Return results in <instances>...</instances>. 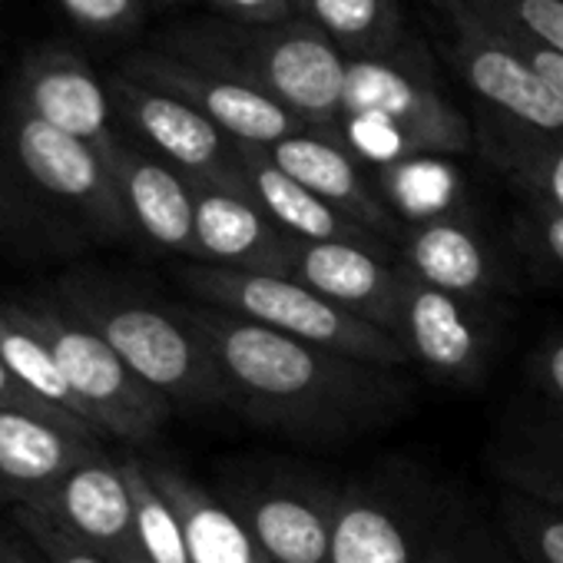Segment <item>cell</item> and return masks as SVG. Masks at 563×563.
<instances>
[{
	"label": "cell",
	"mask_w": 563,
	"mask_h": 563,
	"mask_svg": "<svg viewBox=\"0 0 563 563\" xmlns=\"http://www.w3.org/2000/svg\"><path fill=\"white\" fill-rule=\"evenodd\" d=\"M292 4H296V11H299V18L306 14V8H309V0H292Z\"/></svg>",
	"instance_id": "obj_41"
},
{
	"label": "cell",
	"mask_w": 563,
	"mask_h": 563,
	"mask_svg": "<svg viewBox=\"0 0 563 563\" xmlns=\"http://www.w3.org/2000/svg\"><path fill=\"white\" fill-rule=\"evenodd\" d=\"M107 90L120 120L189 183H209V186L249 192L242 176L239 143L225 136L199 110H192L189 103L169 93L143 87L123 74H113L107 80Z\"/></svg>",
	"instance_id": "obj_10"
},
{
	"label": "cell",
	"mask_w": 563,
	"mask_h": 563,
	"mask_svg": "<svg viewBox=\"0 0 563 563\" xmlns=\"http://www.w3.org/2000/svg\"><path fill=\"white\" fill-rule=\"evenodd\" d=\"M444 547L411 484L372 477L342 487L329 563H434Z\"/></svg>",
	"instance_id": "obj_12"
},
{
	"label": "cell",
	"mask_w": 563,
	"mask_h": 563,
	"mask_svg": "<svg viewBox=\"0 0 563 563\" xmlns=\"http://www.w3.org/2000/svg\"><path fill=\"white\" fill-rule=\"evenodd\" d=\"M11 517H14V527L27 533V540L44 553L47 563H107L97 550H90L70 530H64L57 520H51L47 514L27 504L11 507Z\"/></svg>",
	"instance_id": "obj_34"
},
{
	"label": "cell",
	"mask_w": 563,
	"mask_h": 563,
	"mask_svg": "<svg viewBox=\"0 0 563 563\" xmlns=\"http://www.w3.org/2000/svg\"><path fill=\"white\" fill-rule=\"evenodd\" d=\"M212 8L232 21V24H249V27H268V24H286L299 18L292 0H212Z\"/></svg>",
	"instance_id": "obj_37"
},
{
	"label": "cell",
	"mask_w": 563,
	"mask_h": 563,
	"mask_svg": "<svg viewBox=\"0 0 563 563\" xmlns=\"http://www.w3.org/2000/svg\"><path fill=\"white\" fill-rule=\"evenodd\" d=\"M497 517H500L507 540L527 563H563V510L560 507L504 487Z\"/></svg>",
	"instance_id": "obj_30"
},
{
	"label": "cell",
	"mask_w": 563,
	"mask_h": 563,
	"mask_svg": "<svg viewBox=\"0 0 563 563\" xmlns=\"http://www.w3.org/2000/svg\"><path fill=\"white\" fill-rule=\"evenodd\" d=\"M27 507L57 520L107 563H146L123 464L110 461L107 454L87 461Z\"/></svg>",
	"instance_id": "obj_14"
},
{
	"label": "cell",
	"mask_w": 563,
	"mask_h": 563,
	"mask_svg": "<svg viewBox=\"0 0 563 563\" xmlns=\"http://www.w3.org/2000/svg\"><path fill=\"white\" fill-rule=\"evenodd\" d=\"M60 8L90 34H126L143 21V0H60Z\"/></svg>",
	"instance_id": "obj_35"
},
{
	"label": "cell",
	"mask_w": 563,
	"mask_h": 563,
	"mask_svg": "<svg viewBox=\"0 0 563 563\" xmlns=\"http://www.w3.org/2000/svg\"><path fill=\"white\" fill-rule=\"evenodd\" d=\"M398 265L424 286L451 292L474 306H490L507 286V268L500 255L464 212H448L405 225Z\"/></svg>",
	"instance_id": "obj_16"
},
{
	"label": "cell",
	"mask_w": 563,
	"mask_h": 563,
	"mask_svg": "<svg viewBox=\"0 0 563 563\" xmlns=\"http://www.w3.org/2000/svg\"><path fill=\"white\" fill-rule=\"evenodd\" d=\"M504 37H507V44L550 84V90L560 97V103H563V54H556V51H550V47H543V44H537V41H530V37H523V34H517V31H510V27H500V24H494Z\"/></svg>",
	"instance_id": "obj_38"
},
{
	"label": "cell",
	"mask_w": 563,
	"mask_h": 563,
	"mask_svg": "<svg viewBox=\"0 0 563 563\" xmlns=\"http://www.w3.org/2000/svg\"><path fill=\"white\" fill-rule=\"evenodd\" d=\"M117 74L189 103L206 120H212L225 136H232L235 143H245V146H275L289 136L309 133V126L296 113L278 107L265 93H258L239 80H229L222 74L189 67L163 51L133 54L120 64Z\"/></svg>",
	"instance_id": "obj_13"
},
{
	"label": "cell",
	"mask_w": 563,
	"mask_h": 563,
	"mask_svg": "<svg viewBox=\"0 0 563 563\" xmlns=\"http://www.w3.org/2000/svg\"><path fill=\"white\" fill-rule=\"evenodd\" d=\"M0 563H47L24 530L0 523Z\"/></svg>",
	"instance_id": "obj_39"
},
{
	"label": "cell",
	"mask_w": 563,
	"mask_h": 563,
	"mask_svg": "<svg viewBox=\"0 0 563 563\" xmlns=\"http://www.w3.org/2000/svg\"><path fill=\"white\" fill-rule=\"evenodd\" d=\"M282 275L302 282L312 292L378 325L388 335L395 329L405 282H408L401 265L388 262L378 252L345 242H306L296 235L289 239L286 272Z\"/></svg>",
	"instance_id": "obj_15"
},
{
	"label": "cell",
	"mask_w": 563,
	"mask_h": 563,
	"mask_svg": "<svg viewBox=\"0 0 563 563\" xmlns=\"http://www.w3.org/2000/svg\"><path fill=\"white\" fill-rule=\"evenodd\" d=\"M391 339L431 378L457 388H474L484 382L494 358L490 306H474L408 275Z\"/></svg>",
	"instance_id": "obj_11"
},
{
	"label": "cell",
	"mask_w": 563,
	"mask_h": 563,
	"mask_svg": "<svg viewBox=\"0 0 563 563\" xmlns=\"http://www.w3.org/2000/svg\"><path fill=\"white\" fill-rule=\"evenodd\" d=\"M444 27V54L484 113L540 133H563V103L550 84L481 18L467 0H431Z\"/></svg>",
	"instance_id": "obj_7"
},
{
	"label": "cell",
	"mask_w": 563,
	"mask_h": 563,
	"mask_svg": "<svg viewBox=\"0 0 563 563\" xmlns=\"http://www.w3.org/2000/svg\"><path fill=\"white\" fill-rule=\"evenodd\" d=\"M117 189L123 196L133 232L153 245L199 262L196 245V199L192 183L153 153H143L123 140L103 150Z\"/></svg>",
	"instance_id": "obj_19"
},
{
	"label": "cell",
	"mask_w": 563,
	"mask_h": 563,
	"mask_svg": "<svg viewBox=\"0 0 563 563\" xmlns=\"http://www.w3.org/2000/svg\"><path fill=\"white\" fill-rule=\"evenodd\" d=\"M60 306L93 329L173 408H225L216 358L179 306H163L97 272L67 275L60 282Z\"/></svg>",
	"instance_id": "obj_4"
},
{
	"label": "cell",
	"mask_w": 563,
	"mask_h": 563,
	"mask_svg": "<svg viewBox=\"0 0 563 563\" xmlns=\"http://www.w3.org/2000/svg\"><path fill=\"white\" fill-rule=\"evenodd\" d=\"M262 150L278 169H286L296 183L312 189L332 209H339L362 229L375 232L388 245L395 249L401 245L405 222L395 216L385 196L365 179L362 159L342 140H332L322 133H299Z\"/></svg>",
	"instance_id": "obj_18"
},
{
	"label": "cell",
	"mask_w": 563,
	"mask_h": 563,
	"mask_svg": "<svg viewBox=\"0 0 563 563\" xmlns=\"http://www.w3.org/2000/svg\"><path fill=\"white\" fill-rule=\"evenodd\" d=\"M0 362L8 365V372L41 401L51 408L84 421L80 405L57 365L54 349L44 342V335L27 322L21 312V302H0ZM87 424V421H84ZM90 428V424H87Z\"/></svg>",
	"instance_id": "obj_26"
},
{
	"label": "cell",
	"mask_w": 563,
	"mask_h": 563,
	"mask_svg": "<svg viewBox=\"0 0 563 563\" xmlns=\"http://www.w3.org/2000/svg\"><path fill=\"white\" fill-rule=\"evenodd\" d=\"M0 411H21V415H34V418H47V421H57V424H67V428H77V431H90V434H97L93 428H87L84 421H77V418H70V415H64V411H57V408H51L47 401H41L37 395H31L11 372H8V365L0 362Z\"/></svg>",
	"instance_id": "obj_36"
},
{
	"label": "cell",
	"mask_w": 563,
	"mask_h": 563,
	"mask_svg": "<svg viewBox=\"0 0 563 563\" xmlns=\"http://www.w3.org/2000/svg\"><path fill=\"white\" fill-rule=\"evenodd\" d=\"M527 382L537 391V408L523 421L563 441V335L560 332L533 349L527 362Z\"/></svg>",
	"instance_id": "obj_33"
},
{
	"label": "cell",
	"mask_w": 563,
	"mask_h": 563,
	"mask_svg": "<svg viewBox=\"0 0 563 563\" xmlns=\"http://www.w3.org/2000/svg\"><path fill=\"white\" fill-rule=\"evenodd\" d=\"M199 262L242 272H286L289 232L242 189L192 183Z\"/></svg>",
	"instance_id": "obj_21"
},
{
	"label": "cell",
	"mask_w": 563,
	"mask_h": 563,
	"mask_svg": "<svg viewBox=\"0 0 563 563\" xmlns=\"http://www.w3.org/2000/svg\"><path fill=\"white\" fill-rule=\"evenodd\" d=\"M434 563H481V560H474V556H464V553H457L454 547H444L441 553H438V560Z\"/></svg>",
	"instance_id": "obj_40"
},
{
	"label": "cell",
	"mask_w": 563,
	"mask_h": 563,
	"mask_svg": "<svg viewBox=\"0 0 563 563\" xmlns=\"http://www.w3.org/2000/svg\"><path fill=\"white\" fill-rule=\"evenodd\" d=\"M146 471L176 510L192 563H272L219 494L163 461H146Z\"/></svg>",
	"instance_id": "obj_23"
},
{
	"label": "cell",
	"mask_w": 563,
	"mask_h": 563,
	"mask_svg": "<svg viewBox=\"0 0 563 563\" xmlns=\"http://www.w3.org/2000/svg\"><path fill=\"white\" fill-rule=\"evenodd\" d=\"M385 202L395 209V216L411 225L434 216L457 212L454 209V189L457 179L441 166V159H408L398 166H385Z\"/></svg>",
	"instance_id": "obj_29"
},
{
	"label": "cell",
	"mask_w": 563,
	"mask_h": 563,
	"mask_svg": "<svg viewBox=\"0 0 563 563\" xmlns=\"http://www.w3.org/2000/svg\"><path fill=\"white\" fill-rule=\"evenodd\" d=\"M514 249L523 258V265L553 289H563V212L540 202L523 199L514 229H510Z\"/></svg>",
	"instance_id": "obj_31"
},
{
	"label": "cell",
	"mask_w": 563,
	"mask_h": 563,
	"mask_svg": "<svg viewBox=\"0 0 563 563\" xmlns=\"http://www.w3.org/2000/svg\"><path fill=\"white\" fill-rule=\"evenodd\" d=\"M339 494L342 487L299 471H242L219 497L272 563H329Z\"/></svg>",
	"instance_id": "obj_8"
},
{
	"label": "cell",
	"mask_w": 563,
	"mask_h": 563,
	"mask_svg": "<svg viewBox=\"0 0 563 563\" xmlns=\"http://www.w3.org/2000/svg\"><path fill=\"white\" fill-rule=\"evenodd\" d=\"M8 146L18 156L27 179L47 196L74 206L107 235H130L133 222L126 216L123 196L110 173L107 156L44 120L31 117L24 107H11L8 113Z\"/></svg>",
	"instance_id": "obj_9"
},
{
	"label": "cell",
	"mask_w": 563,
	"mask_h": 563,
	"mask_svg": "<svg viewBox=\"0 0 563 563\" xmlns=\"http://www.w3.org/2000/svg\"><path fill=\"white\" fill-rule=\"evenodd\" d=\"M349 60L391 54L405 41L398 0H309L302 14Z\"/></svg>",
	"instance_id": "obj_25"
},
{
	"label": "cell",
	"mask_w": 563,
	"mask_h": 563,
	"mask_svg": "<svg viewBox=\"0 0 563 563\" xmlns=\"http://www.w3.org/2000/svg\"><path fill=\"white\" fill-rule=\"evenodd\" d=\"M490 24L510 27L563 54V0H467Z\"/></svg>",
	"instance_id": "obj_32"
},
{
	"label": "cell",
	"mask_w": 563,
	"mask_h": 563,
	"mask_svg": "<svg viewBox=\"0 0 563 563\" xmlns=\"http://www.w3.org/2000/svg\"><path fill=\"white\" fill-rule=\"evenodd\" d=\"M490 464L504 487L540 497L563 510V441L533 428L530 421H517L504 444L490 454Z\"/></svg>",
	"instance_id": "obj_27"
},
{
	"label": "cell",
	"mask_w": 563,
	"mask_h": 563,
	"mask_svg": "<svg viewBox=\"0 0 563 563\" xmlns=\"http://www.w3.org/2000/svg\"><path fill=\"white\" fill-rule=\"evenodd\" d=\"M179 309L216 358L225 408L262 431L309 444L352 441L401 418L415 398L401 368L316 349L199 302Z\"/></svg>",
	"instance_id": "obj_1"
},
{
	"label": "cell",
	"mask_w": 563,
	"mask_h": 563,
	"mask_svg": "<svg viewBox=\"0 0 563 563\" xmlns=\"http://www.w3.org/2000/svg\"><path fill=\"white\" fill-rule=\"evenodd\" d=\"M179 282L192 296V302L265 325L306 345L329 349L385 368H401L411 362L408 352L388 332L345 312L342 306L329 302L325 296L312 292L309 286H302V282L289 275L189 262L179 272Z\"/></svg>",
	"instance_id": "obj_5"
},
{
	"label": "cell",
	"mask_w": 563,
	"mask_h": 563,
	"mask_svg": "<svg viewBox=\"0 0 563 563\" xmlns=\"http://www.w3.org/2000/svg\"><path fill=\"white\" fill-rule=\"evenodd\" d=\"M21 312L54 349L80 415L97 434H110L126 444H146L163 431L173 405L140 382L93 329L74 319L60 302H21Z\"/></svg>",
	"instance_id": "obj_6"
},
{
	"label": "cell",
	"mask_w": 563,
	"mask_h": 563,
	"mask_svg": "<svg viewBox=\"0 0 563 563\" xmlns=\"http://www.w3.org/2000/svg\"><path fill=\"white\" fill-rule=\"evenodd\" d=\"M239 159H242V176L252 192V199L275 219L289 235L306 239V242H345L358 245L368 252L385 255L388 262H398V249L378 239L375 232L362 229L339 209H332L325 199H319L312 189L296 183L286 169H278L262 146H245L239 143Z\"/></svg>",
	"instance_id": "obj_22"
},
{
	"label": "cell",
	"mask_w": 563,
	"mask_h": 563,
	"mask_svg": "<svg viewBox=\"0 0 563 563\" xmlns=\"http://www.w3.org/2000/svg\"><path fill=\"white\" fill-rule=\"evenodd\" d=\"M474 140L520 199H540L563 212V133H540L484 113Z\"/></svg>",
	"instance_id": "obj_24"
},
{
	"label": "cell",
	"mask_w": 563,
	"mask_h": 563,
	"mask_svg": "<svg viewBox=\"0 0 563 563\" xmlns=\"http://www.w3.org/2000/svg\"><path fill=\"white\" fill-rule=\"evenodd\" d=\"M14 103L47 126L70 133L100 153L120 136L113 133V100L90 64L70 51H34L18 77Z\"/></svg>",
	"instance_id": "obj_17"
},
{
	"label": "cell",
	"mask_w": 563,
	"mask_h": 563,
	"mask_svg": "<svg viewBox=\"0 0 563 563\" xmlns=\"http://www.w3.org/2000/svg\"><path fill=\"white\" fill-rule=\"evenodd\" d=\"M159 51L189 67L222 74L265 93L296 113L309 133L342 140L349 57L306 18L268 27L232 21L179 27L163 37Z\"/></svg>",
	"instance_id": "obj_2"
},
{
	"label": "cell",
	"mask_w": 563,
	"mask_h": 563,
	"mask_svg": "<svg viewBox=\"0 0 563 563\" xmlns=\"http://www.w3.org/2000/svg\"><path fill=\"white\" fill-rule=\"evenodd\" d=\"M97 438L47 418L0 411V500L11 507L41 500L67 474L103 454Z\"/></svg>",
	"instance_id": "obj_20"
},
{
	"label": "cell",
	"mask_w": 563,
	"mask_h": 563,
	"mask_svg": "<svg viewBox=\"0 0 563 563\" xmlns=\"http://www.w3.org/2000/svg\"><path fill=\"white\" fill-rule=\"evenodd\" d=\"M342 143L378 169L448 159L474 146L471 120L448 100L428 51L401 41L391 54L349 60Z\"/></svg>",
	"instance_id": "obj_3"
},
{
	"label": "cell",
	"mask_w": 563,
	"mask_h": 563,
	"mask_svg": "<svg viewBox=\"0 0 563 563\" xmlns=\"http://www.w3.org/2000/svg\"><path fill=\"white\" fill-rule=\"evenodd\" d=\"M130 494H133V510H136V530H140V547L146 553V563H192L183 523L163 490L153 484L146 461L126 457L120 461Z\"/></svg>",
	"instance_id": "obj_28"
}]
</instances>
